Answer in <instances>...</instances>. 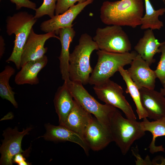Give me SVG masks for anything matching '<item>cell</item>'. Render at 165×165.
Masks as SVG:
<instances>
[{
	"mask_svg": "<svg viewBox=\"0 0 165 165\" xmlns=\"http://www.w3.org/2000/svg\"><path fill=\"white\" fill-rule=\"evenodd\" d=\"M144 9L143 0L105 1L101 7L100 17L107 25L135 28L141 25Z\"/></svg>",
	"mask_w": 165,
	"mask_h": 165,
	"instance_id": "1",
	"label": "cell"
},
{
	"mask_svg": "<svg viewBox=\"0 0 165 165\" xmlns=\"http://www.w3.org/2000/svg\"><path fill=\"white\" fill-rule=\"evenodd\" d=\"M96 42L87 33L80 36L79 44L76 46L69 57V77L70 80L83 85L89 83L90 74L93 69L90 62L91 54L99 50Z\"/></svg>",
	"mask_w": 165,
	"mask_h": 165,
	"instance_id": "2",
	"label": "cell"
},
{
	"mask_svg": "<svg viewBox=\"0 0 165 165\" xmlns=\"http://www.w3.org/2000/svg\"><path fill=\"white\" fill-rule=\"evenodd\" d=\"M37 20L34 16L25 11L18 12L7 18L6 32L9 35L14 34L15 37L13 51L6 62L13 63L18 69L21 68V59L24 47Z\"/></svg>",
	"mask_w": 165,
	"mask_h": 165,
	"instance_id": "3",
	"label": "cell"
},
{
	"mask_svg": "<svg viewBox=\"0 0 165 165\" xmlns=\"http://www.w3.org/2000/svg\"><path fill=\"white\" fill-rule=\"evenodd\" d=\"M109 127L113 141L123 155H126L136 141L145 134L141 122L124 118L117 109L111 118Z\"/></svg>",
	"mask_w": 165,
	"mask_h": 165,
	"instance_id": "4",
	"label": "cell"
},
{
	"mask_svg": "<svg viewBox=\"0 0 165 165\" xmlns=\"http://www.w3.org/2000/svg\"><path fill=\"white\" fill-rule=\"evenodd\" d=\"M97 63L90 75L89 83L97 85L110 79L119 68L130 64L138 54L135 51L125 53L108 52L100 50L97 52Z\"/></svg>",
	"mask_w": 165,
	"mask_h": 165,
	"instance_id": "5",
	"label": "cell"
},
{
	"mask_svg": "<svg viewBox=\"0 0 165 165\" xmlns=\"http://www.w3.org/2000/svg\"><path fill=\"white\" fill-rule=\"evenodd\" d=\"M67 83L74 99L94 115L102 125L109 127L111 116L117 108L106 104L100 103L88 92L81 83L71 80Z\"/></svg>",
	"mask_w": 165,
	"mask_h": 165,
	"instance_id": "6",
	"label": "cell"
},
{
	"mask_svg": "<svg viewBox=\"0 0 165 165\" xmlns=\"http://www.w3.org/2000/svg\"><path fill=\"white\" fill-rule=\"evenodd\" d=\"M93 40L99 50L112 53H125L131 50L128 36L121 26L111 25L97 29Z\"/></svg>",
	"mask_w": 165,
	"mask_h": 165,
	"instance_id": "7",
	"label": "cell"
},
{
	"mask_svg": "<svg viewBox=\"0 0 165 165\" xmlns=\"http://www.w3.org/2000/svg\"><path fill=\"white\" fill-rule=\"evenodd\" d=\"M98 98L105 104L121 110L126 118L136 119L131 105L123 95V90L119 85L109 79L93 87Z\"/></svg>",
	"mask_w": 165,
	"mask_h": 165,
	"instance_id": "8",
	"label": "cell"
},
{
	"mask_svg": "<svg viewBox=\"0 0 165 165\" xmlns=\"http://www.w3.org/2000/svg\"><path fill=\"white\" fill-rule=\"evenodd\" d=\"M33 128L28 127L20 132L17 127L14 129L8 127L4 130L2 135L4 139L0 148V165H13L14 156L18 153L25 152L21 148L22 141L24 136L28 134Z\"/></svg>",
	"mask_w": 165,
	"mask_h": 165,
	"instance_id": "9",
	"label": "cell"
},
{
	"mask_svg": "<svg viewBox=\"0 0 165 165\" xmlns=\"http://www.w3.org/2000/svg\"><path fill=\"white\" fill-rule=\"evenodd\" d=\"M54 32L43 34L35 33L32 28L23 48L21 59V68L27 62L40 58L43 57L48 48L45 47L46 41L51 38L59 39V37Z\"/></svg>",
	"mask_w": 165,
	"mask_h": 165,
	"instance_id": "10",
	"label": "cell"
},
{
	"mask_svg": "<svg viewBox=\"0 0 165 165\" xmlns=\"http://www.w3.org/2000/svg\"><path fill=\"white\" fill-rule=\"evenodd\" d=\"M83 138L89 148L95 151L102 150L113 141L110 127L102 125L95 117L88 126Z\"/></svg>",
	"mask_w": 165,
	"mask_h": 165,
	"instance_id": "11",
	"label": "cell"
},
{
	"mask_svg": "<svg viewBox=\"0 0 165 165\" xmlns=\"http://www.w3.org/2000/svg\"><path fill=\"white\" fill-rule=\"evenodd\" d=\"M130 64L127 70L128 73L139 89L144 87L154 89L156 76L147 63L138 54Z\"/></svg>",
	"mask_w": 165,
	"mask_h": 165,
	"instance_id": "12",
	"label": "cell"
},
{
	"mask_svg": "<svg viewBox=\"0 0 165 165\" xmlns=\"http://www.w3.org/2000/svg\"><path fill=\"white\" fill-rule=\"evenodd\" d=\"M93 0H87L70 7L64 13L55 15L50 19L43 22L40 25L41 30L47 33L54 32L58 33L61 28L72 27V22L76 16L87 5L92 3Z\"/></svg>",
	"mask_w": 165,
	"mask_h": 165,
	"instance_id": "13",
	"label": "cell"
},
{
	"mask_svg": "<svg viewBox=\"0 0 165 165\" xmlns=\"http://www.w3.org/2000/svg\"><path fill=\"white\" fill-rule=\"evenodd\" d=\"M142 105L147 117L156 120L165 117V96L154 89H139Z\"/></svg>",
	"mask_w": 165,
	"mask_h": 165,
	"instance_id": "14",
	"label": "cell"
},
{
	"mask_svg": "<svg viewBox=\"0 0 165 165\" xmlns=\"http://www.w3.org/2000/svg\"><path fill=\"white\" fill-rule=\"evenodd\" d=\"M45 133L42 137L47 141H68L76 143L84 150L86 154H89L90 149L83 138L65 126H55L50 123L45 125Z\"/></svg>",
	"mask_w": 165,
	"mask_h": 165,
	"instance_id": "15",
	"label": "cell"
},
{
	"mask_svg": "<svg viewBox=\"0 0 165 165\" xmlns=\"http://www.w3.org/2000/svg\"><path fill=\"white\" fill-rule=\"evenodd\" d=\"M164 42H159L156 38L153 30L148 29L144 31L134 49L150 66L155 62L154 57L156 53H160V47Z\"/></svg>",
	"mask_w": 165,
	"mask_h": 165,
	"instance_id": "16",
	"label": "cell"
},
{
	"mask_svg": "<svg viewBox=\"0 0 165 165\" xmlns=\"http://www.w3.org/2000/svg\"><path fill=\"white\" fill-rule=\"evenodd\" d=\"M93 118L91 114L75 100L74 106L62 125L83 138L85 130Z\"/></svg>",
	"mask_w": 165,
	"mask_h": 165,
	"instance_id": "17",
	"label": "cell"
},
{
	"mask_svg": "<svg viewBox=\"0 0 165 165\" xmlns=\"http://www.w3.org/2000/svg\"><path fill=\"white\" fill-rule=\"evenodd\" d=\"M48 61L47 57L44 55L40 58L27 62L21 67L15 76V83L18 85L38 84L39 80L38 74L46 66Z\"/></svg>",
	"mask_w": 165,
	"mask_h": 165,
	"instance_id": "18",
	"label": "cell"
},
{
	"mask_svg": "<svg viewBox=\"0 0 165 165\" xmlns=\"http://www.w3.org/2000/svg\"><path fill=\"white\" fill-rule=\"evenodd\" d=\"M58 33L61 44V51L58 58L60 69L62 79L68 82L70 80L69 77V49L70 44L75 36V32L72 27L60 29Z\"/></svg>",
	"mask_w": 165,
	"mask_h": 165,
	"instance_id": "19",
	"label": "cell"
},
{
	"mask_svg": "<svg viewBox=\"0 0 165 165\" xmlns=\"http://www.w3.org/2000/svg\"><path fill=\"white\" fill-rule=\"evenodd\" d=\"M56 112L59 118V125H63L75 103L67 83L64 82L56 92L53 100Z\"/></svg>",
	"mask_w": 165,
	"mask_h": 165,
	"instance_id": "20",
	"label": "cell"
},
{
	"mask_svg": "<svg viewBox=\"0 0 165 165\" xmlns=\"http://www.w3.org/2000/svg\"><path fill=\"white\" fill-rule=\"evenodd\" d=\"M141 123L142 129L145 132H149L152 135V140L148 147L150 152L153 154L159 152H164L163 146H156L155 142L157 138L165 136V117L152 121L146 118Z\"/></svg>",
	"mask_w": 165,
	"mask_h": 165,
	"instance_id": "21",
	"label": "cell"
},
{
	"mask_svg": "<svg viewBox=\"0 0 165 165\" xmlns=\"http://www.w3.org/2000/svg\"><path fill=\"white\" fill-rule=\"evenodd\" d=\"M144 2L145 14L141 20V28L142 30H160L163 27V24L159 20V17L165 13V8L156 10L150 0H144Z\"/></svg>",
	"mask_w": 165,
	"mask_h": 165,
	"instance_id": "22",
	"label": "cell"
},
{
	"mask_svg": "<svg viewBox=\"0 0 165 165\" xmlns=\"http://www.w3.org/2000/svg\"><path fill=\"white\" fill-rule=\"evenodd\" d=\"M123 68L120 67L118 71L126 84V92L129 94L131 97L135 104L139 119H141L147 118V113L141 103L139 90L131 78L127 70Z\"/></svg>",
	"mask_w": 165,
	"mask_h": 165,
	"instance_id": "23",
	"label": "cell"
},
{
	"mask_svg": "<svg viewBox=\"0 0 165 165\" xmlns=\"http://www.w3.org/2000/svg\"><path fill=\"white\" fill-rule=\"evenodd\" d=\"M15 69L9 65H6L0 73V96L3 99L9 101L15 108L18 105L15 99L14 92L9 84L11 77L15 73Z\"/></svg>",
	"mask_w": 165,
	"mask_h": 165,
	"instance_id": "24",
	"label": "cell"
},
{
	"mask_svg": "<svg viewBox=\"0 0 165 165\" xmlns=\"http://www.w3.org/2000/svg\"><path fill=\"white\" fill-rule=\"evenodd\" d=\"M57 0H43L42 5L36 8L35 17L37 19L45 15H48L50 18L53 17L54 15Z\"/></svg>",
	"mask_w": 165,
	"mask_h": 165,
	"instance_id": "25",
	"label": "cell"
},
{
	"mask_svg": "<svg viewBox=\"0 0 165 165\" xmlns=\"http://www.w3.org/2000/svg\"><path fill=\"white\" fill-rule=\"evenodd\" d=\"M159 49L161 54L160 60L154 71L157 78L159 79L163 86L165 85V41Z\"/></svg>",
	"mask_w": 165,
	"mask_h": 165,
	"instance_id": "26",
	"label": "cell"
},
{
	"mask_svg": "<svg viewBox=\"0 0 165 165\" xmlns=\"http://www.w3.org/2000/svg\"><path fill=\"white\" fill-rule=\"evenodd\" d=\"M87 0H57L55 9V15L61 14L74 6L76 2L81 3Z\"/></svg>",
	"mask_w": 165,
	"mask_h": 165,
	"instance_id": "27",
	"label": "cell"
},
{
	"mask_svg": "<svg viewBox=\"0 0 165 165\" xmlns=\"http://www.w3.org/2000/svg\"><path fill=\"white\" fill-rule=\"evenodd\" d=\"M16 5V9H20L22 7H25L34 10L36 9V4L29 0H10Z\"/></svg>",
	"mask_w": 165,
	"mask_h": 165,
	"instance_id": "28",
	"label": "cell"
},
{
	"mask_svg": "<svg viewBox=\"0 0 165 165\" xmlns=\"http://www.w3.org/2000/svg\"><path fill=\"white\" fill-rule=\"evenodd\" d=\"M13 163L19 165H29L30 164L26 160V159L21 153L16 154L13 159Z\"/></svg>",
	"mask_w": 165,
	"mask_h": 165,
	"instance_id": "29",
	"label": "cell"
},
{
	"mask_svg": "<svg viewBox=\"0 0 165 165\" xmlns=\"http://www.w3.org/2000/svg\"><path fill=\"white\" fill-rule=\"evenodd\" d=\"M5 43L4 40L2 37H0V57L2 58L5 51Z\"/></svg>",
	"mask_w": 165,
	"mask_h": 165,
	"instance_id": "30",
	"label": "cell"
},
{
	"mask_svg": "<svg viewBox=\"0 0 165 165\" xmlns=\"http://www.w3.org/2000/svg\"><path fill=\"white\" fill-rule=\"evenodd\" d=\"M160 92L165 96V85L163 86V88L160 89Z\"/></svg>",
	"mask_w": 165,
	"mask_h": 165,
	"instance_id": "31",
	"label": "cell"
},
{
	"mask_svg": "<svg viewBox=\"0 0 165 165\" xmlns=\"http://www.w3.org/2000/svg\"><path fill=\"white\" fill-rule=\"evenodd\" d=\"M161 163L159 165H165V158L162 157L161 159Z\"/></svg>",
	"mask_w": 165,
	"mask_h": 165,
	"instance_id": "32",
	"label": "cell"
}]
</instances>
